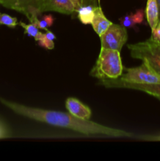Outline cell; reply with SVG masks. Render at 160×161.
<instances>
[{"label":"cell","instance_id":"12","mask_svg":"<svg viewBox=\"0 0 160 161\" xmlns=\"http://www.w3.org/2000/svg\"><path fill=\"white\" fill-rule=\"evenodd\" d=\"M144 11L139 9L135 13L127 14L119 19L120 25L125 28H134L136 25H140L144 21Z\"/></svg>","mask_w":160,"mask_h":161},{"label":"cell","instance_id":"13","mask_svg":"<svg viewBox=\"0 0 160 161\" xmlns=\"http://www.w3.org/2000/svg\"><path fill=\"white\" fill-rule=\"evenodd\" d=\"M94 8L92 5L81 6L76 9L78 20L83 25H91L94 17Z\"/></svg>","mask_w":160,"mask_h":161},{"label":"cell","instance_id":"23","mask_svg":"<svg viewBox=\"0 0 160 161\" xmlns=\"http://www.w3.org/2000/svg\"><path fill=\"white\" fill-rule=\"evenodd\" d=\"M98 3H100V0H93V5L94 6H99Z\"/></svg>","mask_w":160,"mask_h":161},{"label":"cell","instance_id":"19","mask_svg":"<svg viewBox=\"0 0 160 161\" xmlns=\"http://www.w3.org/2000/svg\"><path fill=\"white\" fill-rule=\"evenodd\" d=\"M151 38L160 41V26L157 25L155 29L152 30V37Z\"/></svg>","mask_w":160,"mask_h":161},{"label":"cell","instance_id":"20","mask_svg":"<svg viewBox=\"0 0 160 161\" xmlns=\"http://www.w3.org/2000/svg\"><path fill=\"white\" fill-rule=\"evenodd\" d=\"M145 140H150V141H160V133L156 135H151V136H147L144 138Z\"/></svg>","mask_w":160,"mask_h":161},{"label":"cell","instance_id":"8","mask_svg":"<svg viewBox=\"0 0 160 161\" xmlns=\"http://www.w3.org/2000/svg\"><path fill=\"white\" fill-rule=\"evenodd\" d=\"M42 13L54 11L64 14L76 13V7L72 0H42Z\"/></svg>","mask_w":160,"mask_h":161},{"label":"cell","instance_id":"21","mask_svg":"<svg viewBox=\"0 0 160 161\" xmlns=\"http://www.w3.org/2000/svg\"><path fill=\"white\" fill-rule=\"evenodd\" d=\"M87 5H93V0H81V6H87Z\"/></svg>","mask_w":160,"mask_h":161},{"label":"cell","instance_id":"15","mask_svg":"<svg viewBox=\"0 0 160 161\" xmlns=\"http://www.w3.org/2000/svg\"><path fill=\"white\" fill-rule=\"evenodd\" d=\"M18 24L24 28V34L28 35V36L34 37L35 40L41 36V34L42 33L41 32V31H39V28L33 23L25 24L24 23V22L20 21V23Z\"/></svg>","mask_w":160,"mask_h":161},{"label":"cell","instance_id":"7","mask_svg":"<svg viewBox=\"0 0 160 161\" xmlns=\"http://www.w3.org/2000/svg\"><path fill=\"white\" fill-rule=\"evenodd\" d=\"M100 84L106 87H121L128 88V89H133L141 91L147 94H151L154 97H160V83L155 84H139V83H132L122 81L120 79L118 78L115 80H104L100 82Z\"/></svg>","mask_w":160,"mask_h":161},{"label":"cell","instance_id":"26","mask_svg":"<svg viewBox=\"0 0 160 161\" xmlns=\"http://www.w3.org/2000/svg\"><path fill=\"white\" fill-rule=\"evenodd\" d=\"M158 100H159V101H160V97H158Z\"/></svg>","mask_w":160,"mask_h":161},{"label":"cell","instance_id":"6","mask_svg":"<svg viewBox=\"0 0 160 161\" xmlns=\"http://www.w3.org/2000/svg\"><path fill=\"white\" fill-rule=\"evenodd\" d=\"M42 0H0V5L21 13L28 19L32 15L39 17L42 14Z\"/></svg>","mask_w":160,"mask_h":161},{"label":"cell","instance_id":"25","mask_svg":"<svg viewBox=\"0 0 160 161\" xmlns=\"http://www.w3.org/2000/svg\"><path fill=\"white\" fill-rule=\"evenodd\" d=\"M158 26H160V19H159V22H158Z\"/></svg>","mask_w":160,"mask_h":161},{"label":"cell","instance_id":"3","mask_svg":"<svg viewBox=\"0 0 160 161\" xmlns=\"http://www.w3.org/2000/svg\"><path fill=\"white\" fill-rule=\"evenodd\" d=\"M133 58L146 61L160 75V41L152 38L127 46Z\"/></svg>","mask_w":160,"mask_h":161},{"label":"cell","instance_id":"10","mask_svg":"<svg viewBox=\"0 0 160 161\" xmlns=\"http://www.w3.org/2000/svg\"><path fill=\"white\" fill-rule=\"evenodd\" d=\"M112 22L110 21L102 11L100 6H97L94 8V17L91 23L93 28L99 36L105 32L110 26L112 25Z\"/></svg>","mask_w":160,"mask_h":161},{"label":"cell","instance_id":"17","mask_svg":"<svg viewBox=\"0 0 160 161\" xmlns=\"http://www.w3.org/2000/svg\"><path fill=\"white\" fill-rule=\"evenodd\" d=\"M38 45L41 47L47 49V50H53L54 48V42L53 40L49 39L45 36V33H42L40 37L36 40Z\"/></svg>","mask_w":160,"mask_h":161},{"label":"cell","instance_id":"9","mask_svg":"<svg viewBox=\"0 0 160 161\" xmlns=\"http://www.w3.org/2000/svg\"><path fill=\"white\" fill-rule=\"evenodd\" d=\"M65 107L70 114L82 119H89L92 112L91 109L82 102L75 97H68L65 102Z\"/></svg>","mask_w":160,"mask_h":161},{"label":"cell","instance_id":"2","mask_svg":"<svg viewBox=\"0 0 160 161\" xmlns=\"http://www.w3.org/2000/svg\"><path fill=\"white\" fill-rule=\"evenodd\" d=\"M123 72L120 51L101 47L97 61L90 71V75L100 81L115 80Z\"/></svg>","mask_w":160,"mask_h":161},{"label":"cell","instance_id":"24","mask_svg":"<svg viewBox=\"0 0 160 161\" xmlns=\"http://www.w3.org/2000/svg\"><path fill=\"white\" fill-rule=\"evenodd\" d=\"M158 2V11H159V17H160V0H157Z\"/></svg>","mask_w":160,"mask_h":161},{"label":"cell","instance_id":"11","mask_svg":"<svg viewBox=\"0 0 160 161\" xmlns=\"http://www.w3.org/2000/svg\"><path fill=\"white\" fill-rule=\"evenodd\" d=\"M145 14L146 17H147V23H148L151 29H155L157 25H158L160 19L157 0H147Z\"/></svg>","mask_w":160,"mask_h":161},{"label":"cell","instance_id":"1","mask_svg":"<svg viewBox=\"0 0 160 161\" xmlns=\"http://www.w3.org/2000/svg\"><path fill=\"white\" fill-rule=\"evenodd\" d=\"M0 102L17 114L55 127L70 129L86 135H103L113 138H131L129 132L106 127L89 119H82L70 113L28 107L0 97Z\"/></svg>","mask_w":160,"mask_h":161},{"label":"cell","instance_id":"14","mask_svg":"<svg viewBox=\"0 0 160 161\" xmlns=\"http://www.w3.org/2000/svg\"><path fill=\"white\" fill-rule=\"evenodd\" d=\"M28 20L31 23L35 25L39 29H43L46 31L50 27L53 25L54 22V17L51 14H49V15H43L42 18L39 19L38 16L32 15L28 18Z\"/></svg>","mask_w":160,"mask_h":161},{"label":"cell","instance_id":"22","mask_svg":"<svg viewBox=\"0 0 160 161\" xmlns=\"http://www.w3.org/2000/svg\"><path fill=\"white\" fill-rule=\"evenodd\" d=\"M72 1L73 2V3L75 4L76 9H78L79 6H81V0H72Z\"/></svg>","mask_w":160,"mask_h":161},{"label":"cell","instance_id":"16","mask_svg":"<svg viewBox=\"0 0 160 161\" xmlns=\"http://www.w3.org/2000/svg\"><path fill=\"white\" fill-rule=\"evenodd\" d=\"M17 25L18 23L16 17H11L9 14L0 13V25H6L9 28H14Z\"/></svg>","mask_w":160,"mask_h":161},{"label":"cell","instance_id":"4","mask_svg":"<svg viewBox=\"0 0 160 161\" xmlns=\"http://www.w3.org/2000/svg\"><path fill=\"white\" fill-rule=\"evenodd\" d=\"M122 81L139 84L160 83V75L157 73L146 61L138 67L125 69V73L119 77Z\"/></svg>","mask_w":160,"mask_h":161},{"label":"cell","instance_id":"5","mask_svg":"<svg viewBox=\"0 0 160 161\" xmlns=\"http://www.w3.org/2000/svg\"><path fill=\"white\" fill-rule=\"evenodd\" d=\"M101 47L120 51L128 39L126 28L121 25L112 24L104 34L100 36Z\"/></svg>","mask_w":160,"mask_h":161},{"label":"cell","instance_id":"18","mask_svg":"<svg viewBox=\"0 0 160 161\" xmlns=\"http://www.w3.org/2000/svg\"><path fill=\"white\" fill-rule=\"evenodd\" d=\"M10 137V131L7 125L0 119V138H6Z\"/></svg>","mask_w":160,"mask_h":161}]
</instances>
